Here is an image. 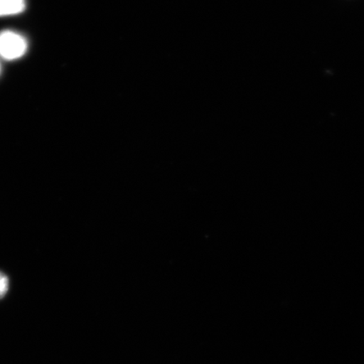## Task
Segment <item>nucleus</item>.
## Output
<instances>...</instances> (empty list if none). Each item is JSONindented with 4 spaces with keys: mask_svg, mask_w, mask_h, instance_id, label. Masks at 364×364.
I'll return each mask as SVG.
<instances>
[{
    "mask_svg": "<svg viewBox=\"0 0 364 364\" xmlns=\"http://www.w3.org/2000/svg\"><path fill=\"white\" fill-rule=\"evenodd\" d=\"M28 43L24 36L6 30L0 33V57L4 60H16L25 55Z\"/></svg>",
    "mask_w": 364,
    "mask_h": 364,
    "instance_id": "nucleus-1",
    "label": "nucleus"
},
{
    "mask_svg": "<svg viewBox=\"0 0 364 364\" xmlns=\"http://www.w3.org/2000/svg\"><path fill=\"white\" fill-rule=\"evenodd\" d=\"M26 7V0H0V17L18 15Z\"/></svg>",
    "mask_w": 364,
    "mask_h": 364,
    "instance_id": "nucleus-2",
    "label": "nucleus"
},
{
    "mask_svg": "<svg viewBox=\"0 0 364 364\" xmlns=\"http://www.w3.org/2000/svg\"><path fill=\"white\" fill-rule=\"evenodd\" d=\"M10 289V280L7 275L0 272V300L3 299L8 294Z\"/></svg>",
    "mask_w": 364,
    "mask_h": 364,
    "instance_id": "nucleus-3",
    "label": "nucleus"
},
{
    "mask_svg": "<svg viewBox=\"0 0 364 364\" xmlns=\"http://www.w3.org/2000/svg\"><path fill=\"white\" fill-rule=\"evenodd\" d=\"M0 72H1V66H0Z\"/></svg>",
    "mask_w": 364,
    "mask_h": 364,
    "instance_id": "nucleus-4",
    "label": "nucleus"
}]
</instances>
